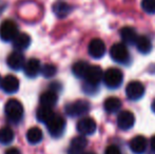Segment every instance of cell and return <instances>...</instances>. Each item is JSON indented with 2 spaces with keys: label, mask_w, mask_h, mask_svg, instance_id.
<instances>
[{
  "label": "cell",
  "mask_w": 155,
  "mask_h": 154,
  "mask_svg": "<svg viewBox=\"0 0 155 154\" xmlns=\"http://www.w3.org/2000/svg\"><path fill=\"white\" fill-rule=\"evenodd\" d=\"M5 116L11 123H17L23 117V106L17 99H10L4 107Z\"/></svg>",
  "instance_id": "6da1fadb"
},
{
  "label": "cell",
  "mask_w": 155,
  "mask_h": 154,
  "mask_svg": "<svg viewBox=\"0 0 155 154\" xmlns=\"http://www.w3.org/2000/svg\"><path fill=\"white\" fill-rule=\"evenodd\" d=\"M104 84L110 89H117L124 81V74L119 69L110 68L104 73L102 77Z\"/></svg>",
  "instance_id": "7a4b0ae2"
},
{
  "label": "cell",
  "mask_w": 155,
  "mask_h": 154,
  "mask_svg": "<svg viewBox=\"0 0 155 154\" xmlns=\"http://www.w3.org/2000/svg\"><path fill=\"white\" fill-rule=\"evenodd\" d=\"M65 113L71 117H79L90 111V103L87 100H76L65 106Z\"/></svg>",
  "instance_id": "3957f363"
},
{
  "label": "cell",
  "mask_w": 155,
  "mask_h": 154,
  "mask_svg": "<svg viewBox=\"0 0 155 154\" xmlns=\"http://www.w3.org/2000/svg\"><path fill=\"white\" fill-rule=\"evenodd\" d=\"M110 56L114 61L118 62V64H126L130 59L129 50L124 42L113 44L110 49Z\"/></svg>",
  "instance_id": "277c9868"
},
{
  "label": "cell",
  "mask_w": 155,
  "mask_h": 154,
  "mask_svg": "<svg viewBox=\"0 0 155 154\" xmlns=\"http://www.w3.org/2000/svg\"><path fill=\"white\" fill-rule=\"evenodd\" d=\"M18 33V25L14 21L5 20L0 25V38L5 42H12Z\"/></svg>",
  "instance_id": "5b68a950"
},
{
  "label": "cell",
  "mask_w": 155,
  "mask_h": 154,
  "mask_svg": "<svg viewBox=\"0 0 155 154\" xmlns=\"http://www.w3.org/2000/svg\"><path fill=\"white\" fill-rule=\"evenodd\" d=\"M47 127L50 135L56 138L60 137L65 130V120L62 116L55 114L53 118L47 123Z\"/></svg>",
  "instance_id": "8992f818"
},
{
  "label": "cell",
  "mask_w": 155,
  "mask_h": 154,
  "mask_svg": "<svg viewBox=\"0 0 155 154\" xmlns=\"http://www.w3.org/2000/svg\"><path fill=\"white\" fill-rule=\"evenodd\" d=\"M76 128H77V131L79 132L80 135L89 136L95 133L96 129H97V125H96V121L91 117H84V118L79 119Z\"/></svg>",
  "instance_id": "52a82bcc"
},
{
  "label": "cell",
  "mask_w": 155,
  "mask_h": 154,
  "mask_svg": "<svg viewBox=\"0 0 155 154\" xmlns=\"http://www.w3.org/2000/svg\"><path fill=\"white\" fill-rule=\"evenodd\" d=\"M126 94L130 100H138L145 94V87L140 81H131L126 88Z\"/></svg>",
  "instance_id": "ba28073f"
},
{
  "label": "cell",
  "mask_w": 155,
  "mask_h": 154,
  "mask_svg": "<svg viewBox=\"0 0 155 154\" xmlns=\"http://www.w3.org/2000/svg\"><path fill=\"white\" fill-rule=\"evenodd\" d=\"M88 51L91 57L95 58V59H99L106 54V44L101 39L94 38L89 43Z\"/></svg>",
  "instance_id": "9c48e42d"
},
{
  "label": "cell",
  "mask_w": 155,
  "mask_h": 154,
  "mask_svg": "<svg viewBox=\"0 0 155 154\" xmlns=\"http://www.w3.org/2000/svg\"><path fill=\"white\" fill-rule=\"evenodd\" d=\"M104 77V72L101 68L98 66H90L87 71V74L84 76L87 84H93V86H99V82L102 80Z\"/></svg>",
  "instance_id": "30bf717a"
},
{
  "label": "cell",
  "mask_w": 155,
  "mask_h": 154,
  "mask_svg": "<svg viewBox=\"0 0 155 154\" xmlns=\"http://www.w3.org/2000/svg\"><path fill=\"white\" fill-rule=\"evenodd\" d=\"M6 64L10 67V69L14 71H19L21 69H23V66L25 64V55L21 53L20 51H15L13 53H11L8 56L6 59Z\"/></svg>",
  "instance_id": "8fae6325"
},
{
  "label": "cell",
  "mask_w": 155,
  "mask_h": 154,
  "mask_svg": "<svg viewBox=\"0 0 155 154\" xmlns=\"http://www.w3.org/2000/svg\"><path fill=\"white\" fill-rule=\"evenodd\" d=\"M0 87L8 94H14L19 90V80L14 75H6L1 79Z\"/></svg>",
  "instance_id": "7c38bea8"
},
{
  "label": "cell",
  "mask_w": 155,
  "mask_h": 154,
  "mask_svg": "<svg viewBox=\"0 0 155 154\" xmlns=\"http://www.w3.org/2000/svg\"><path fill=\"white\" fill-rule=\"evenodd\" d=\"M135 116L131 111L124 110L121 111L117 116V126L121 130H129L134 126Z\"/></svg>",
  "instance_id": "4fadbf2b"
},
{
  "label": "cell",
  "mask_w": 155,
  "mask_h": 154,
  "mask_svg": "<svg viewBox=\"0 0 155 154\" xmlns=\"http://www.w3.org/2000/svg\"><path fill=\"white\" fill-rule=\"evenodd\" d=\"M41 70V64L40 61L36 58H31V59L27 60L23 66V71L25 74L29 78H35L38 76Z\"/></svg>",
  "instance_id": "5bb4252c"
},
{
  "label": "cell",
  "mask_w": 155,
  "mask_h": 154,
  "mask_svg": "<svg viewBox=\"0 0 155 154\" xmlns=\"http://www.w3.org/2000/svg\"><path fill=\"white\" fill-rule=\"evenodd\" d=\"M87 146H88V139L86 136H77L72 139L68 154H82Z\"/></svg>",
  "instance_id": "9a60e30c"
},
{
  "label": "cell",
  "mask_w": 155,
  "mask_h": 154,
  "mask_svg": "<svg viewBox=\"0 0 155 154\" xmlns=\"http://www.w3.org/2000/svg\"><path fill=\"white\" fill-rule=\"evenodd\" d=\"M130 150L135 154H143L145 151L147 150L148 147V142L143 136L137 135L135 137H133L130 140Z\"/></svg>",
  "instance_id": "2e32d148"
},
{
  "label": "cell",
  "mask_w": 155,
  "mask_h": 154,
  "mask_svg": "<svg viewBox=\"0 0 155 154\" xmlns=\"http://www.w3.org/2000/svg\"><path fill=\"white\" fill-rule=\"evenodd\" d=\"M13 47L16 49V51H23L28 49L31 44V37L25 33H18L17 36L12 40Z\"/></svg>",
  "instance_id": "e0dca14e"
},
{
  "label": "cell",
  "mask_w": 155,
  "mask_h": 154,
  "mask_svg": "<svg viewBox=\"0 0 155 154\" xmlns=\"http://www.w3.org/2000/svg\"><path fill=\"white\" fill-rule=\"evenodd\" d=\"M120 37L123 39L124 44H135L137 40V37H138V34L136 33L135 29H133L132 27H124L123 29L120 30Z\"/></svg>",
  "instance_id": "ac0fdd59"
},
{
  "label": "cell",
  "mask_w": 155,
  "mask_h": 154,
  "mask_svg": "<svg viewBox=\"0 0 155 154\" xmlns=\"http://www.w3.org/2000/svg\"><path fill=\"white\" fill-rule=\"evenodd\" d=\"M58 101V95L56 92L49 90L47 92L42 93L40 96V103L42 107L53 108Z\"/></svg>",
  "instance_id": "d6986e66"
},
{
  "label": "cell",
  "mask_w": 155,
  "mask_h": 154,
  "mask_svg": "<svg viewBox=\"0 0 155 154\" xmlns=\"http://www.w3.org/2000/svg\"><path fill=\"white\" fill-rule=\"evenodd\" d=\"M53 12L58 18H65L72 12V6L64 1H57L53 4Z\"/></svg>",
  "instance_id": "ffe728a7"
},
{
  "label": "cell",
  "mask_w": 155,
  "mask_h": 154,
  "mask_svg": "<svg viewBox=\"0 0 155 154\" xmlns=\"http://www.w3.org/2000/svg\"><path fill=\"white\" fill-rule=\"evenodd\" d=\"M135 45L137 51L141 54H148L152 51V42L147 36H138Z\"/></svg>",
  "instance_id": "44dd1931"
},
{
  "label": "cell",
  "mask_w": 155,
  "mask_h": 154,
  "mask_svg": "<svg viewBox=\"0 0 155 154\" xmlns=\"http://www.w3.org/2000/svg\"><path fill=\"white\" fill-rule=\"evenodd\" d=\"M104 111H107L108 113H115V112L119 111L121 108V100L118 97H109L104 100Z\"/></svg>",
  "instance_id": "7402d4cb"
},
{
  "label": "cell",
  "mask_w": 155,
  "mask_h": 154,
  "mask_svg": "<svg viewBox=\"0 0 155 154\" xmlns=\"http://www.w3.org/2000/svg\"><path fill=\"white\" fill-rule=\"evenodd\" d=\"M27 140L31 145H37L42 140L43 133L38 127H32L27 132Z\"/></svg>",
  "instance_id": "603a6c76"
},
{
  "label": "cell",
  "mask_w": 155,
  "mask_h": 154,
  "mask_svg": "<svg viewBox=\"0 0 155 154\" xmlns=\"http://www.w3.org/2000/svg\"><path fill=\"white\" fill-rule=\"evenodd\" d=\"M54 115H55V113L53 112L52 108L42 107V106H41L40 108H38V110H37V112H36L37 119H38L40 123H45V125L53 118Z\"/></svg>",
  "instance_id": "cb8c5ba5"
},
{
  "label": "cell",
  "mask_w": 155,
  "mask_h": 154,
  "mask_svg": "<svg viewBox=\"0 0 155 154\" xmlns=\"http://www.w3.org/2000/svg\"><path fill=\"white\" fill-rule=\"evenodd\" d=\"M89 67L90 66H89L88 62L80 60V61H77L73 64V67H72V72H73V74L77 78H84Z\"/></svg>",
  "instance_id": "d4e9b609"
},
{
  "label": "cell",
  "mask_w": 155,
  "mask_h": 154,
  "mask_svg": "<svg viewBox=\"0 0 155 154\" xmlns=\"http://www.w3.org/2000/svg\"><path fill=\"white\" fill-rule=\"evenodd\" d=\"M14 131L10 127H3L0 129V144L1 145H10L14 140Z\"/></svg>",
  "instance_id": "484cf974"
},
{
  "label": "cell",
  "mask_w": 155,
  "mask_h": 154,
  "mask_svg": "<svg viewBox=\"0 0 155 154\" xmlns=\"http://www.w3.org/2000/svg\"><path fill=\"white\" fill-rule=\"evenodd\" d=\"M40 73L45 78H52L56 75L57 73V68L52 64H47L43 67H41Z\"/></svg>",
  "instance_id": "4316f807"
},
{
  "label": "cell",
  "mask_w": 155,
  "mask_h": 154,
  "mask_svg": "<svg viewBox=\"0 0 155 154\" xmlns=\"http://www.w3.org/2000/svg\"><path fill=\"white\" fill-rule=\"evenodd\" d=\"M141 8L146 13L155 14V0H143Z\"/></svg>",
  "instance_id": "83f0119b"
},
{
  "label": "cell",
  "mask_w": 155,
  "mask_h": 154,
  "mask_svg": "<svg viewBox=\"0 0 155 154\" xmlns=\"http://www.w3.org/2000/svg\"><path fill=\"white\" fill-rule=\"evenodd\" d=\"M98 88H99V86H93V84H89L87 82H84V87H82V90L88 95H94L98 91Z\"/></svg>",
  "instance_id": "f1b7e54d"
},
{
  "label": "cell",
  "mask_w": 155,
  "mask_h": 154,
  "mask_svg": "<svg viewBox=\"0 0 155 154\" xmlns=\"http://www.w3.org/2000/svg\"><path fill=\"white\" fill-rule=\"evenodd\" d=\"M104 154H121V151L116 145H111L106 149Z\"/></svg>",
  "instance_id": "f546056e"
},
{
  "label": "cell",
  "mask_w": 155,
  "mask_h": 154,
  "mask_svg": "<svg viewBox=\"0 0 155 154\" xmlns=\"http://www.w3.org/2000/svg\"><path fill=\"white\" fill-rule=\"evenodd\" d=\"M60 89H61V84L59 82H53V84H51V90L54 91V92L57 93Z\"/></svg>",
  "instance_id": "4dcf8cb0"
},
{
  "label": "cell",
  "mask_w": 155,
  "mask_h": 154,
  "mask_svg": "<svg viewBox=\"0 0 155 154\" xmlns=\"http://www.w3.org/2000/svg\"><path fill=\"white\" fill-rule=\"evenodd\" d=\"M5 154H22L20 152V150L17 148H10L8 150H6Z\"/></svg>",
  "instance_id": "1f68e13d"
},
{
  "label": "cell",
  "mask_w": 155,
  "mask_h": 154,
  "mask_svg": "<svg viewBox=\"0 0 155 154\" xmlns=\"http://www.w3.org/2000/svg\"><path fill=\"white\" fill-rule=\"evenodd\" d=\"M150 146H151V149L155 152V135L152 136L151 140H150Z\"/></svg>",
  "instance_id": "d6a6232c"
},
{
  "label": "cell",
  "mask_w": 155,
  "mask_h": 154,
  "mask_svg": "<svg viewBox=\"0 0 155 154\" xmlns=\"http://www.w3.org/2000/svg\"><path fill=\"white\" fill-rule=\"evenodd\" d=\"M151 109H152V111L155 113V99L153 101H152V105H151Z\"/></svg>",
  "instance_id": "836d02e7"
},
{
  "label": "cell",
  "mask_w": 155,
  "mask_h": 154,
  "mask_svg": "<svg viewBox=\"0 0 155 154\" xmlns=\"http://www.w3.org/2000/svg\"><path fill=\"white\" fill-rule=\"evenodd\" d=\"M82 154H96V153H94V152H87V153H82Z\"/></svg>",
  "instance_id": "e575fe53"
},
{
  "label": "cell",
  "mask_w": 155,
  "mask_h": 154,
  "mask_svg": "<svg viewBox=\"0 0 155 154\" xmlns=\"http://www.w3.org/2000/svg\"><path fill=\"white\" fill-rule=\"evenodd\" d=\"M0 82H1V77H0Z\"/></svg>",
  "instance_id": "d590c367"
}]
</instances>
